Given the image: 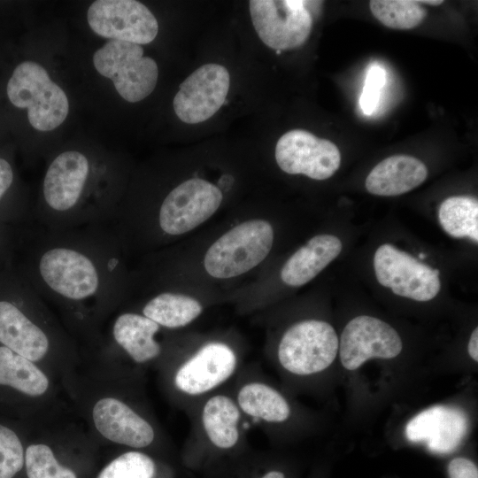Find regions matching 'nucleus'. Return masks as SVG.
<instances>
[{
	"instance_id": "obj_1",
	"label": "nucleus",
	"mask_w": 478,
	"mask_h": 478,
	"mask_svg": "<svg viewBox=\"0 0 478 478\" xmlns=\"http://www.w3.org/2000/svg\"><path fill=\"white\" fill-rule=\"evenodd\" d=\"M122 247L110 225L64 230L38 226L26 281L66 307H110L126 289Z\"/></svg>"
},
{
	"instance_id": "obj_2",
	"label": "nucleus",
	"mask_w": 478,
	"mask_h": 478,
	"mask_svg": "<svg viewBox=\"0 0 478 478\" xmlns=\"http://www.w3.org/2000/svg\"><path fill=\"white\" fill-rule=\"evenodd\" d=\"M243 366L241 352L232 343L204 341L173 358L169 373L173 397L187 412L201 399L230 385Z\"/></svg>"
},
{
	"instance_id": "obj_3",
	"label": "nucleus",
	"mask_w": 478,
	"mask_h": 478,
	"mask_svg": "<svg viewBox=\"0 0 478 478\" xmlns=\"http://www.w3.org/2000/svg\"><path fill=\"white\" fill-rule=\"evenodd\" d=\"M186 414L189 458L235 454L246 447L249 422L237 406L230 385L201 399Z\"/></svg>"
},
{
	"instance_id": "obj_4",
	"label": "nucleus",
	"mask_w": 478,
	"mask_h": 478,
	"mask_svg": "<svg viewBox=\"0 0 478 478\" xmlns=\"http://www.w3.org/2000/svg\"><path fill=\"white\" fill-rule=\"evenodd\" d=\"M338 349L339 340L334 328L324 320L308 319L292 324L283 332L274 359L282 373L307 378L328 368Z\"/></svg>"
},
{
	"instance_id": "obj_5",
	"label": "nucleus",
	"mask_w": 478,
	"mask_h": 478,
	"mask_svg": "<svg viewBox=\"0 0 478 478\" xmlns=\"http://www.w3.org/2000/svg\"><path fill=\"white\" fill-rule=\"evenodd\" d=\"M7 96L16 107L27 109L29 123L39 131L55 129L68 114L66 93L33 61H24L14 69L7 83Z\"/></svg>"
},
{
	"instance_id": "obj_6",
	"label": "nucleus",
	"mask_w": 478,
	"mask_h": 478,
	"mask_svg": "<svg viewBox=\"0 0 478 478\" xmlns=\"http://www.w3.org/2000/svg\"><path fill=\"white\" fill-rule=\"evenodd\" d=\"M274 230L264 220L243 222L220 236L208 249L204 266L212 277L232 278L248 272L268 255Z\"/></svg>"
},
{
	"instance_id": "obj_7",
	"label": "nucleus",
	"mask_w": 478,
	"mask_h": 478,
	"mask_svg": "<svg viewBox=\"0 0 478 478\" xmlns=\"http://www.w3.org/2000/svg\"><path fill=\"white\" fill-rule=\"evenodd\" d=\"M93 63L100 74L112 81L118 93L127 102L144 99L156 87L157 63L143 57L139 44L110 40L94 53Z\"/></svg>"
},
{
	"instance_id": "obj_8",
	"label": "nucleus",
	"mask_w": 478,
	"mask_h": 478,
	"mask_svg": "<svg viewBox=\"0 0 478 478\" xmlns=\"http://www.w3.org/2000/svg\"><path fill=\"white\" fill-rule=\"evenodd\" d=\"M232 395L249 422L272 436L293 418L294 409L256 365L243 366L230 384Z\"/></svg>"
},
{
	"instance_id": "obj_9",
	"label": "nucleus",
	"mask_w": 478,
	"mask_h": 478,
	"mask_svg": "<svg viewBox=\"0 0 478 478\" xmlns=\"http://www.w3.org/2000/svg\"><path fill=\"white\" fill-rule=\"evenodd\" d=\"M249 6L258 37L271 49L297 48L310 35L312 17L306 1L251 0Z\"/></svg>"
},
{
	"instance_id": "obj_10",
	"label": "nucleus",
	"mask_w": 478,
	"mask_h": 478,
	"mask_svg": "<svg viewBox=\"0 0 478 478\" xmlns=\"http://www.w3.org/2000/svg\"><path fill=\"white\" fill-rule=\"evenodd\" d=\"M220 189L212 183L194 178L173 189L162 201L158 216L160 231L180 235L209 219L222 201Z\"/></svg>"
},
{
	"instance_id": "obj_11",
	"label": "nucleus",
	"mask_w": 478,
	"mask_h": 478,
	"mask_svg": "<svg viewBox=\"0 0 478 478\" xmlns=\"http://www.w3.org/2000/svg\"><path fill=\"white\" fill-rule=\"evenodd\" d=\"M374 268L379 283L397 296L425 302L440 291L439 270L391 244H382L376 250Z\"/></svg>"
},
{
	"instance_id": "obj_12",
	"label": "nucleus",
	"mask_w": 478,
	"mask_h": 478,
	"mask_svg": "<svg viewBox=\"0 0 478 478\" xmlns=\"http://www.w3.org/2000/svg\"><path fill=\"white\" fill-rule=\"evenodd\" d=\"M88 22L98 35L135 44L152 42L158 24L151 12L134 0H97L88 10Z\"/></svg>"
},
{
	"instance_id": "obj_13",
	"label": "nucleus",
	"mask_w": 478,
	"mask_h": 478,
	"mask_svg": "<svg viewBox=\"0 0 478 478\" xmlns=\"http://www.w3.org/2000/svg\"><path fill=\"white\" fill-rule=\"evenodd\" d=\"M279 167L289 174H305L314 180L330 178L339 168L341 154L327 139L303 129L288 131L275 146Z\"/></svg>"
},
{
	"instance_id": "obj_14",
	"label": "nucleus",
	"mask_w": 478,
	"mask_h": 478,
	"mask_svg": "<svg viewBox=\"0 0 478 478\" xmlns=\"http://www.w3.org/2000/svg\"><path fill=\"white\" fill-rule=\"evenodd\" d=\"M229 86L230 75L225 66H200L181 83L174 96L173 104L177 117L188 124L205 121L225 103Z\"/></svg>"
},
{
	"instance_id": "obj_15",
	"label": "nucleus",
	"mask_w": 478,
	"mask_h": 478,
	"mask_svg": "<svg viewBox=\"0 0 478 478\" xmlns=\"http://www.w3.org/2000/svg\"><path fill=\"white\" fill-rule=\"evenodd\" d=\"M402 348V340L390 325L361 315L350 320L343 328L338 351L343 367L356 370L370 358H393Z\"/></svg>"
},
{
	"instance_id": "obj_16",
	"label": "nucleus",
	"mask_w": 478,
	"mask_h": 478,
	"mask_svg": "<svg viewBox=\"0 0 478 478\" xmlns=\"http://www.w3.org/2000/svg\"><path fill=\"white\" fill-rule=\"evenodd\" d=\"M93 420L108 440L135 449L150 446L157 436L153 425L125 402L104 397L93 408Z\"/></svg>"
},
{
	"instance_id": "obj_17",
	"label": "nucleus",
	"mask_w": 478,
	"mask_h": 478,
	"mask_svg": "<svg viewBox=\"0 0 478 478\" xmlns=\"http://www.w3.org/2000/svg\"><path fill=\"white\" fill-rule=\"evenodd\" d=\"M468 420L459 408L436 405L413 417L405 427L412 442H424L430 451L449 453L455 450L467 433Z\"/></svg>"
},
{
	"instance_id": "obj_18",
	"label": "nucleus",
	"mask_w": 478,
	"mask_h": 478,
	"mask_svg": "<svg viewBox=\"0 0 478 478\" xmlns=\"http://www.w3.org/2000/svg\"><path fill=\"white\" fill-rule=\"evenodd\" d=\"M0 343L33 362L43 358L51 343L48 331L10 299H0Z\"/></svg>"
},
{
	"instance_id": "obj_19",
	"label": "nucleus",
	"mask_w": 478,
	"mask_h": 478,
	"mask_svg": "<svg viewBox=\"0 0 478 478\" xmlns=\"http://www.w3.org/2000/svg\"><path fill=\"white\" fill-rule=\"evenodd\" d=\"M428 169L418 158L394 155L377 164L366 180V188L373 195L392 197L411 191L427 178Z\"/></svg>"
},
{
	"instance_id": "obj_20",
	"label": "nucleus",
	"mask_w": 478,
	"mask_h": 478,
	"mask_svg": "<svg viewBox=\"0 0 478 478\" xmlns=\"http://www.w3.org/2000/svg\"><path fill=\"white\" fill-rule=\"evenodd\" d=\"M161 327L142 313L125 312L114 320L112 336L116 343L137 364L159 358L163 347L156 335Z\"/></svg>"
},
{
	"instance_id": "obj_21",
	"label": "nucleus",
	"mask_w": 478,
	"mask_h": 478,
	"mask_svg": "<svg viewBox=\"0 0 478 478\" xmlns=\"http://www.w3.org/2000/svg\"><path fill=\"white\" fill-rule=\"evenodd\" d=\"M342 251L340 239L332 235H319L299 248L283 265L282 281L289 286H302L312 281Z\"/></svg>"
},
{
	"instance_id": "obj_22",
	"label": "nucleus",
	"mask_w": 478,
	"mask_h": 478,
	"mask_svg": "<svg viewBox=\"0 0 478 478\" xmlns=\"http://www.w3.org/2000/svg\"><path fill=\"white\" fill-rule=\"evenodd\" d=\"M203 310L202 304L196 298L166 291L148 300L142 308V314L161 328L175 329L190 324Z\"/></svg>"
},
{
	"instance_id": "obj_23",
	"label": "nucleus",
	"mask_w": 478,
	"mask_h": 478,
	"mask_svg": "<svg viewBox=\"0 0 478 478\" xmlns=\"http://www.w3.org/2000/svg\"><path fill=\"white\" fill-rule=\"evenodd\" d=\"M0 385L35 397L46 392L49 380L33 361L3 345L0 346Z\"/></svg>"
},
{
	"instance_id": "obj_24",
	"label": "nucleus",
	"mask_w": 478,
	"mask_h": 478,
	"mask_svg": "<svg viewBox=\"0 0 478 478\" xmlns=\"http://www.w3.org/2000/svg\"><path fill=\"white\" fill-rule=\"evenodd\" d=\"M438 220L443 230L455 238L468 237L478 242V201L473 197L457 196L446 198L438 210Z\"/></svg>"
},
{
	"instance_id": "obj_25",
	"label": "nucleus",
	"mask_w": 478,
	"mask_h": 478,
	"mask_svg": "<svg viewBox=\"0 0 478 478\" xmlns=\"http://www.w3.org/2000/svg\"><path fill=\"white\" fill-rule=\"evenodd\" d=\"M369 7L373 15L384 26L392 29L406 30L419 26L427 11L412 0H372Z\"/></svg>"
},
{
	"instance_id": "obj_26",
	"label": "nucleus",
	"mask_w": 478,
	"mask_h": 478,
	"mask_svg": "<svg viewBox=\"0 0 478 478\" xmlns=\"http://www.w3.org/2000/svg\"><path fill=\"white\" fill-rule=\"evenodd\" d=\"M156 472V463L151 457L130 451L113 459L97 478H155Z\"/></svg>"
},
{
	"instance_id": "obj_27",
	"label": "nucleus",
	"mask_w": 478,
	"mask_h": 478,
	"mask_svg": "<svg viewBox=\"0 0 478 478\" xmlns=\"http://www.w3.org/2000/svg\"><path fill=\"white\" fill-rule=\"evenodd\" d=\"M28 478H77L71 469L61 466L51 449L45 444H32L26 451Z\"/></svg>"
},
{
	"instance_id": "obj_28",
	"label": "nucleus",
	"mask_w": 478,
	"mask_h": 478,
	"mask_svg": "<svg viewBox=\"0 0 478 478\" xmlns=\"http://www.w3.org/2000/svg\"><path fill=\"white\" fill-rule=\"evenodd\" d=\"M23 464L24 451L19 437L0 424V478H12Z\"/></svg>"
},
{
	"instance_id": "obj_29",
	"label": "nucleus",
	"mask_w": 478,
	"mask_h": 478,
	"mask_svg": "<svg viewBox=\"0 0 478 478\" xmlns=\"http://www.w3.org/2000/svg\"><path fill=\"white\" fill-rule=\"evenodd\" d=\"M386 81V73L380 66H372L367 71L359 105L366 115H371L378 107L381 90Z\"/></svg>"
},
{
	"instance_id": "obj_30",
	"label": "nucleus",
	"mask_w": 478,
	"mask_h": 478,
	"mask_svg": "<svg viewBox=\"0 0 478 478\" xmlns=\"http://www.w3.org/2000/svg\"><path fill=\"white\" fill-rule=\"evenodd\" d=\"M450 478H478L476 465L468 459L456 458L448 465Z\"/></svg>"
},
{
	"instance_id": "obj_31",
	"label": "nucleus",
	"mask_w": 478,
	"mask_h": 478,
	"mask_svg": "<svg viewBox=\"0 0 478 478\" xmlns=\"http://www.w3.org/2000/svg\"><path fill=\"white\" fill-rule=\"evenodd\" d=\"M14 179V173L10 163L0 158V202L10 189Z\"/></svg>"
},
{
	"instance_id": "obj_32",
	"label": "nucleus",
	"mask_w": 478,
	"mask_h": 478,
	"mask_svg": "<svg viewBox=\"0 0 478 478\" xmlns=\"http://www.w3.org/2000/svg\"><path fill=\"white\" fill-rule=\"evenodd\" d=\"M468 353L470 357L474 360L478 361V328H475L472 332L469 342H468Z\"/></svg>"
},
{
	"instance_id": "obj_33",
	"label": "nucleus",
	"mask_w": 478,
	"mask_h": 478,
	"mask_svg": "<svg viewBox=\"0 0 478 478\" xmlns=\"http://www.w3.org/2000/svg\"><path fill=\"white\" fill-rule=\"evenodd\" d=\"M258 478H286L285 474L278 469H268Z\"/></svg>"
},
{
	"instance_id": "obj_34",
	"label": "nucleus",
	"mask_w": 478,
	"mask_h": 478,
	"mask_svg": "<svg viewBox=\"0 0 478 478\" xmlns=\"http://www.w3.org/2000/svg\"><path fill=\"white\" fill-rule=\"evenodd\" d=\"M418 3L420 4H429V5H439L443 3V1L442 0H424V1H418Z\"/></svg>"
},
{
	"instance_id": "obj_35",
	"label": "nucleus",
	"mask_w": 478,
	"mask_h": 478,
	"mask_svg": "<svg viewBox=\"0 0 478 478\" xmlns=\"http://www.w3.org/2000/svg\"><path fill=\"white\" fill-rule=\"evenodd\" d=\"M425 258H426V255H425L424 253L420 252V253L419 254V258H420V259H424Z\"/></svg>"
}]
</instances>
